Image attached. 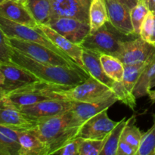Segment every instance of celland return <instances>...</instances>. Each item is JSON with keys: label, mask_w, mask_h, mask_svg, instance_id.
<instances>
[{"label": "cell", "mask_w": 155, "mask_h": 155, "mask_svg": "<svg viewBox=\"0 0 155 155\" xmlns=\"http://www.w3.org/2000/svg\"><path fill=\"white\" fill-rule=\"evenodd\" d=\"M83 124V121L71 110L55 116L37 120L36 125L32 130L46 145L50 155L78 138Z\"/></svg>", "instance_id": "1"}, {"label": "cell", "mask_w": 155, "mask_h": 155, "mask_svg": "<svg viewBox=\"0 0 155 155\" xmlns=\"http://www.w3.org/2000/svg\"><path fill=\"white\" fill-rule=\"evenodd\" d=\"M11 61L42 81L52 84L73 87L84 82L89 77L82 70L77 68L39 63L14 48Z\"/></svg>", "instance_id": "2"}, {"label": "cell", "mask_w": 155, "mask_h": 155, "mask_svg": "<svg viewBox=\"0 0 155 155\" xmlns=\"http://www.w3.org/2000/svg\"><path fill=\"white\" fill-rule=\"evenodd\" d=\"M139 36L121 33L108 21L96 31L89 33L80 45L84 49L117 57L123 42Z\"/></svg>", "instance_id": "3"}, {"label": "cell", "mask_w": 155, "mask_h": 155, "mask_svg": "<svg viewBox=\"0 0 155 155\" xmlns=\"http://www.w3.org/2000/svg\"><path fill=\"white\" fill-rule=\"evenodd\" d=\"M68 88L71 86H60L39 80L8 92L6 96L17 107L21 108L45 100L65 99L61 93Z\"/></svg>", "instance_id": "4"}, {"label": "cell", "mask_w": 155, "mask_h": 155, "mask_svg": "<svg viewBox=\"0 0 155 155\" xmlns=\"http://www.w3.org/2000/svg\"><path fill=\"white\" fill-rule=\"evenodd\" d=\"M8 42L12 48L39 63L55 66L70 67L81 70L74 62L68 60L61 54L41 44L15 38H8Z\"/></svg>", "instance_id": "5"}, {"label": "cell", "mask_w": 155, "mask_h": 155, "mask_svg": "<svg viewBox=\"0 0 155 155\" xmlns=\"http://www.w3.org/2000/svg\"><path fill=\"white\" fill-rule=\"evenodd\" d=\"M154 60L155 54L146 61L124 65V73L122 81H114V83L111 89L117 98L118 101L132 110H134L136 106V97L133 93L135 86L147 66Z\"/></svg>", "instance_id": "6"}, {"label": "cell", "mask_w": 155, "mask_h": 155, "mask_svg": "<svg viewBox=\"0 0 155 155\" xmlns=\"http://www.w3.org/2000/svg\"><path fill=\"white\" fill-rule=\"evenodd\" d=\"M0 27L8 38H15V39L41 44V45L48 47L54 52L61 54L68 60L73 61L67 54H65L58 47L56 46L51 42V40L48 36L44 34L43 32L38 27V26L34 28V27L19 24V23L14 22L0 16Z\"/></svg>", "instance_id": "7"}, {"label": "cell", "mask_w": 155, "mask_h": 155, "mask_svg": "<svg viewBox=\"0 0 155 155\" xmlns=\"http://www.w3.org/2000/svg\"><path fill=\"white\" fill-rule=\"evenodd\" d=\"M113 93L109 86L89 77L83 83L64 89L61 94L65 99L71 101L93 102L107 98Z\"/></svg>", "instance_id": "8"}, {"label": "cell", "mask_w": 155, "mask_h": 155, "mask_svg": "<svg viewBox=\"0 0 155 155\" xmlns=\"http://www.w3.org/2000/svg\"><path fill=\"white\" fill-rule=\"evenodd\" d=\"M36 123L37 120L23 113L6 95L0 99V125L24 131L33 129Z\"/></svg>", "instance_id": "9"}, {"label": "cell", "mask_w": 155, "mask_h": 155, "mask_svg": "<svg viewBox=\"0 0 155 155\" xmlns=\"http://www.w3.org/2000/svg\"><path fill=\"white\" fill-rule=\"evenodd\" d=\"M155 54V45L148 43L140 36L124 41L117 54V58L124 65L144 62Z\"/></svg>", "instance_id": "10"}, {"label": "cell", "mask_w": 155, "mask_h": 155, "mask_svg": "<svg viewBox=\"0 0 155 155\" xmlns=\"http://www.w3.org/2000/svg\"><path fill=\"white\" fill-rule=\"evenodd\" d=\"M46 25L77 45H80L90 33L89 24L75 18H54Z\"/></svg>", "instance_id": "11"}, {"label": "cell", "mask_w": 155, "mask_h": 155, "mask_svg": "<svg viewBox=\"0 0 155 155\" xmlns=\"http://www.w3.org/2000/svg\"><path fill=\"white\" fill-rule=\"evenodd\" d=\"M73 103V101L66 99H49L25 106L20 109L30 118L37 120L71 110Z\"/></svg>", "instance_id": "12"}, {"label": "cell", "mask_w": 155, "mask_h": 155, "mask_svg": "<svg viewBox=\"0 0 155 155\" xmlns=\"http://www.w3.org/2000/svg\"><path fill=\"white\" fill-rule=\"evenodd\" d=\"M107 110L108 109H106L85 121L80 129L79 137L87 139H105L117 124L110 119Z\"/></svg>", "instance_id": "13"}, {"label": "cell", "mask_w": 155, "mask_h": 155, "mask_svg": "<svg viewBox=\"0 0 155 155\" xmlns=\"http://www.w3.org/2000/svg\"><path fill=\"white\" fill-rule=\"evenodd\" d=\"M0 70L5 77L4 84L2 88L6 93L40 80L27 70L12 62L0 63Z\"/></svg>", "instance_id": "14"}, {"label": "cell", "mask_w": 155, "mask_h": 155, "mask_svg": "<svg viewBox=\"0 0 155 155\" xmlns=\"http://www.w3.org/2000/svg\"><path fill=\"white\" fill-rule=\"evenodd\" d=\"M38 27L42 30L45 36H48L51 42L58 47L65 54L68 56L74 62H75L77 66L82 70L84 73H86L88 76L87 71L85 68L84 64L82 60V54H83V48L80 45L74 43L69 39H66L63 36L59 34L56 31H54L53 29L48 27L47 25L41 24L38 25Z\"/></svg>", "instance_id": "15"}, {"label": "cell", "mask_w": 155, "mask_h": 155, "mask_svg": "<svg viewBox=\"0 0 155 155\" xmlns=\"http://www.w3.org/2000/svg\"><path fill=\"white\" fill-rule=\"evenodd\" d=\"M109 22L121 33L127 35L135 33L130 18V9L118 0H104Z\"/></svg>", "instance_id": "16"}, {"label": "cell", "mask_w": 155, "mask_h": 155, "mask_svg": "<svg viewBox=\"0 0 155 155\" xmlns=\"http://www.w3.org/2000/svg\"><path fill=\"white\" fill-rule=\"evenodd\" d=\"M54 18H71L89 24V9L78 0H50Z\"/></svg>", "instance_id": "17"}, {"label": "cell", "mask_w": 155, "mask_h": 155, "mask_svg": "<svg viewBox=\"0 0 155 155\" xmlns=\"http://www.w3.org/2000/svg\"><path fill=\"white\" fill-rule=\"evenodd\" d=\"M0 16L34 28L38 26L24 4L13 0H5L0 3Z\"/></svg>", "instance_id": "18"}, {"label": "cell", "mask_w": 155, "mask_h": 155, "mask_svg": "<svg viewBox=\"0 0 155 155\" xmlns=\"http://www.w3.org/2000/svg\"><path fill=\"white\" fill-rule=\"evenodd\" d=\"M118 101L114 93L110 96L104 98L93 102H80L73 101V107L71 110L77 115V117L83 123L91 118L92 117L98 114L100 112L109 109L114 104Z\"/></svg>", "instance_id": "19"}, {"label": "cell", "mask_w": 155, "mask_h": 155, "mask_svg": "<svg viewBox=\"0 0 155 155\" xmlns=\"http://www.w3.org/2000/svg\"><path fill=\"white\" fill-rule=\"evenodd\" d=\"M101 54L96 51L83 48L82 60L89 77H92L111 89L114 81L104 72L101 64Z\"/></svg>", "instance_id": "20"}, {"label": "cell", "mask_w": 155, "mask_h": 155, "mask_svg": "<svg viewBox=\"0 0 155 155\" xmlns=\"http://www.w3.org/2000/svg\"><path fill=\"white\" fill-rule=\"evenodd\" d=\"M18 136L19 155H48L46 145L32 130L18 131Z\"/></svg>", "instance_id": "21"}, {"label": "cell", "mask_w": 155, "mask_h": 155, "mask_svg": "<svg viewBox=\"0 0 155 155\" xmlns=\"http://www.w3.org/2000/svg\"><path fill=\"white\" fill-rule=\"evenodd\" d=\"M18 131L0 125V155H19Z\"/></svg>", "instance_id": "22"}, {"label": "cell", "mask_w": 155, "mask_h": 155, "mask_svg": "<svg viewBox=\"0 0 155 155\" xmlns=\"http://www.w3.org/2000/svg\"><path fill=\"white\" fill-rule=\"evenodd\" d=\"M24 5L38 25H46L51 19L52 9L50 0H27Z\"/></svg>", "instance_id": "23"}, {"label": "cell", "mask_w": 155, "mask_h": 155, "mask_svg": "<svg viewBox=\"0 0 155 155\" xmlns=\"http://www.w3.org/2000/svg\"><path fill=\"white\" fill-rule=\"evenodd\" d=\"M90 33L96 31L109 21L104 0H92L89 8Z\"/></svg>", "instance_id": "24"}, {"label": "cell", "mask_w": 155, "mask_h": 155, "mask_svg": "<svg viewBox=\"0 0 155 155\" xmlns=\"http://www.w3.org/2000/svg\"><path fill=\"white\" fill-rule=\"evenodd\" d=\"M101 64L105 74L115 82H121L124 77V64L114 55L101 54Z\"/></svg>", "instance_id": "25"}, {"label": "cell", "mask_w": 155, "mask_h": 155, "mask_svg": "<svg viewBox=\"0 0 155 155\" xmlns=\"http://www.w3.org/2000/svg\"><path fill=\"white\" fill-rule=\"evenodd\" d=\"M128 120L124 117L120 121L117 122L114 128L105 138V142L100 155H116L118 144L121 139V135L124 127L128 122Z\"/></svg>", "instance_id": "26"}, {"label": "cell", "mask_w": 155, "mask_h": 155, "mask_svg": "<svg viewBox=\"0 0 155 155\" xmlns=\"http://www.w3.org/2000/svg\"><path fill=\"white\" fill-rule=\"evenodd\" d=\"M155 77V60L147 66L145 71L139 77L136 86H135V96L137 98H142L148 95L149 90V83Z\"/></svg>", "instance_id": "27"}, {"label": "cell", "mask_w": 155, "mask_h": 155, "mask_svg": "<svg viewBox=\"0 0 155 155\" xmlns=\"http://www.w3.org/2000/svg\"><path fill=\"white\" fill-rule=\"evenodd\" d=\"M135 116H133L128 120V122L124 127V131L121 135V139L127 142L133 148L138 150L143 133H142L139 127L134 124V122H133Z\"/></svg>", "instance_id": "28"}, {"label": "cell", "mask_w": 155, "mask_h": 155, "mask_svg": "<svg viewBox=\"0 0 155 155\" xmlns=\"http://www.w3.org/2000/svg\"><path fill=\"white\" fill-rule=\"evenodd\" d=\"M139 36L147 42L155 45V11H148L142 22Z\"/></svg>", "instance_id": "29"}, {"label": "cell", "mask_w": 155, "mask_h": 155, "mask_svg": "<svg viewBox=\"0 0 155 155\" xmlns=\"http://www.w3.org/2000/svg\"><path fill=\"white\" fill-rule=\"evenodd\" d=\"M155 151V114L152 127L142 134V140L136 155H153Z\"/></svg>", "instance_id": "30"}, {"label": "cell", "mask_w": 155, "mask_h": 155, "mask_svg": "<svg viewBox=\"0 0 155 155\" xmlns=\"http://www.w3.org/2000/svg\"><path fill=\"white\" fill-rule=\"evenodd\" d=\"M148 11L149 9L144 0H139L137 5L130 10V18H131L133 30H134L135 33L139 36L140 33L142 22L148 14Z\"/></svg>", "instance_id": "31"}, {"label": "cell", "mask_w": 155, "mask_h": 155, "mask_svg": "<svg viewBox=\"0 0 155 155\" xmlns=\"http://www.w3.org/2000/svg\"><path fill=\"white\" fill-rule=\"evenodd\" d=\"M105 139H87L80 138L79 155H100Z\"/></svg>", "instance_id": "32"}, {"label": "cell", "mask_w": 155, "mask_h": 155, "mask_svg": "<svg viewBox=\"0 0 155 155\" xmlns=\"http://www.w3.org/2000/svg\"><path fill=\"white\" fill-rule=\"evenodd\" d=\"M12 50L13 48L8 42V37L0 27V63H12L11 56Z\"/></svg>", "instance_id": "33"}, {"label": "cell", "mask_w": 155, "mask_h": 155, "mask_svg": "<svg viewBox=\"0 0 155 155\" xmlns=\"http://www.w3.org/2000/svg\"><path fill=\"white\" fill-rule=\"evenodd\" d=\"M80 138L78 137L74 140L71 141L66 145L59 148L58 151L54 153V154L58 155H79L80 150Z\"/></svg>", "instance_id": "34"}, {"label": "cell", "mask_w": 155, "mask_h": 155, "mask_svg": "<svg viewBox=\"0 0 155 155\" xmlns=\"http://www.w3.org/2000/svg\"><path fill=\"white\" fill-rule=\"evenodd\" d=\"M137 150L131 145L120 139L118 144L116 155H136Z\"/></svg>", "instance_id": "35"}, {"label": "cell", "mask_w": 155, "mask_h": 155, "mask_svg": "<svg viewBox=\"0 0 155 155\" xmlns=\"http://www.w3.org/2000/svg\"><path fill=\"white\" fill-rule=\"evenodd\" d=\"M118 1L120 2L124 5H125L126 6H127L131 10L133 7H135L137 5L139 0H118Z\"/></svg>", "instance_id": "36"}, {"label": "cell", "mask_w": 155, "mask_h": 155, "mask_svg": "<svg viewBox=\"0 0 155 155\" xmlns=\"http://www.w3.org/2000/svg\"><path fill=\"white\" fill-rule=\"evenodd\" d=\"M148 9L151 11H155V0H144Z\"/></svg>", "instance_id": "37"}, {"label": "cell", "mask_w": 155, "mask_h": 155, "mask_svg": "<svg viewBox=\"0 0 155 155\" xmlns=\"http://www.w3.org/2000/svg\"><path fill=\"white\" fill-rule=\"evenodd\" d=\"M148 95L153 103H155V90L150 89L148 92Z\"/></svg>", "instance_id": "38"}, {"label": "cell", "mask_w": 155, "mask_h": 155, "mask_svg": "<svg viewBox=\"0 0 155 155\" xmlns=\"http://www.w3.org/2000/svg\"><path fill=\"white\" fill-rule=\"evenodd\" d=\"M78 1H80V2H81L82 4H83V5L86 8L89 9V5H90V2L92 0H78Z\"/></svg>", "instance_id": "39"}, {"label": "cell", "mask_w": 155, "mask_h": 155, "mask_svg": "<svg viewBox=\"0 0 155 155\" xmlns=\"http://www.w3.org/2000/svg\"><path fill=\"white\" fill-rule=\"evenodd\" d=\"M4 81H5L4 75H3L2 72L1 70H0V87H2V86H3V84H4Z\"/></svg>", "instance_id": "40"}, {"label": "cell", "mask_w": 155, "mask_h": 155, "mask_svg": "<svg viewBox=\"0 0 155 155\" xmlns=\"http://www.w3.org/2000/svg\"><path fill=\"white\" fill-rule=\"evenodd\" d=\"M154 87H155V77L154 79H153L152 80H151V82H150V83H149V90H150V89H153Z\"/></svg>", "instance_id": "41"}, {"label": "cell", "mask_w": 155, "mask_h": 155, "mask_svg": "<svg viewBox=\"0 0 155 155\" xmlns=\"http://www.w3.org/2000/svg\"><path fill=\"white\" fill-rule=\"evenodd\" d=\"M6 95V92L2 89V87H0V99H1L2 97H4Z\"/></svg>", "instance_id": "42"}, {"label": "cell", "mask_w": 155, "mask_h": 155, "mask_svg": "<svg viewBox=\"0 0 155 155\" xmlns=\"http://www.w3.org/2000/svg\"><path fill=\"white\" fill-rule=\"evenodd\" d=\"M13 1L18 2H21V3H23V4H24V3L26 2V1H27V0H13Z\"/></svg>", "instance_id": "43"}, {"label": "cell", "mask_w": 155, "mask_h": 155, "mask_svg": "<svg viewBox=\"0 0 155 155\" xmlns=\"http://www.w3.org/2000/svg\"><path fill=\"white\" fill-rule=\"evenodd\" d=\"M4 1H5V0H0V3L2 2H4Z\"/></svg>", "instance_id": "44"}, {"label": "cell", "mask_w": 155, "mask_h": 155, "mask_svg": "<svg viewBox=\"0 0 155 155\" xmlns=\"http://www.w3.org/2000/svg\"><path fill=\"white\" fill-rule=\"evenodd\" d=\"M153 155H155V151H154V154H153Z\"/></svg>", "instance_id": "45"}]
</instances>
